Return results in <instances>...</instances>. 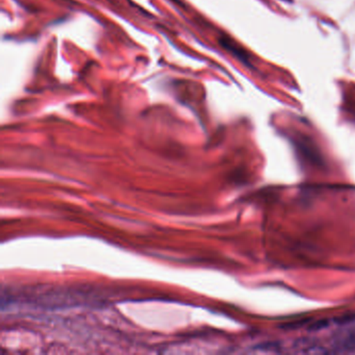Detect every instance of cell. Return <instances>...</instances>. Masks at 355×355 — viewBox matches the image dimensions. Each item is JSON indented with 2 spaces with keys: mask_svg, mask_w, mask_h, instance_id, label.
I'll return each instance as SVG.
<instances>
[{
  "mask_svg": "<svg viewBox=\"0 0 355 355\" xmlns=\"http://www.w3.org/2000/svg\"><path fill=\"white\" fill-rule=\"evenodd\" d=\"M255 349L263 352H276L279 350V345L277 343H266V344H261L255 347Z\"/></svg>",
  "mask_w": 355,
  "mask_h": 355,
  "instance_id": "2",
  "label": "cell"
},
{
  "mask_svg": "<svg viewBox=\"0 0 355 355\" xmlns=\"http://www.w3.org/2000/svg\"><path fill=\"white\" fill-rule=\"evenodd\" d=\"M336 352H352L355 351V328L340 332L332 342Z\"/></svg>",
  "mask_w": 355,
  "mask_h": 355,
  "instance_id": "1",
  "label": "cell"
}]
</instances>
